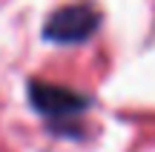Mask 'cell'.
I'll return each mask as SVG.
<instances>
[{"label": "cell", "instance_id": "2", "mask_svg": "<svg viewBox=\"0 0 155 152\" xmlns=\"http://www.w3.org/2000/svg\"><path fill=\"white\" fill-rule=\"evenodd\" d=\"M98 20L101 17H98V11L92 6H83V3L63 6V9H58L46 20L43 37L55 40V43H83L98 29Z\"/></svg>", "mask_w": 155, "mask_h": 152}, {"label": "cell", "instance_id": "1", "mask_svg": "<svg viewBox=\"0 0 155 152\" xmlns=\"http://www.w3.org/2000/svg\"><path fill=\"white\" fill-rule=\"evenodd\" d=\"M29 103H32L43 118H49L52 124L75 121L78 115L89 106V101L81 92L66 89V86L46 83V80H32V83H29Z\"/></svg>", "mask_w": 155, "mask_h": 152}]
</instances>
